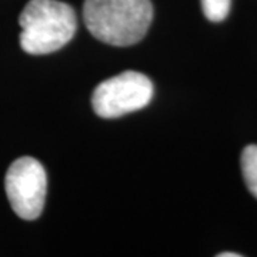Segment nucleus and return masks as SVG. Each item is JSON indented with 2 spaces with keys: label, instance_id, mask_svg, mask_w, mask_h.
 Listing matches in <instances>:
<instances>
[{
  "label": "nucleus",
  "instance_id": "nucleus-1",
  "mask_svg": "<svg viewBox=\"0 0 257 257\" xmlns=\"http://www.w3.org/2000/svg\"><path fill=\"white\" fill-rule=\"evenodd\" d=\"M83 19L96 39L111 46H132L146 36L153 20L150 0H84Z\"/></svg>",
  "mask_w": 257,
  "mask_h": 257
},
{
  "label": "nucleus",
  "instance_id": "nucleus-2",
  "mask_svg": "<svg viewBox=\"0 0 257 257\" xmlns=\"http://www.w3.org/2000/svg\"><path fill=\"white\" fill-rule=\"evenodd\" d=\"M19 23L20 46L29 55H49L62 49L77 29L73 8L59 0H30Z\"/></svg>",
  "mask_w": 257,
  "mask_h": 257
},
{
  "label": "nucleus",
  "instance_id": "nucleus-3",
  "mask_svg": "<svg viewBox=\"0 0 257 257\" xmlns=\"http://www.w3.org/2000/svg\"><path fill=\"white\" fill-rule=\"evenodd\" d=\"M153 97V83L146 74L123 72L101 82L93 92V110L104 119H114L146 107Z\"/></svg>",
  "mask_w": 257,
  "mask_h": 257
},
{
  "label": "nucleus",
  "instance_id": "nucleus-4",
  "mask_svg": "<svg viewBox=\"0 0 257 257\" xmlns=\"http://www.w3.org/2000/svg\"><path fill=\"white\" fill-rule=\"evenodd\" d=\"M5 189L13 211L20 219L35 220L45 206L47 177L45 167L33 157H20L10 165Z\"/></svg>",
  "mask_w": 257,
  "mask_h": 257
},
{
  "label": "nucleus",
  "instance_id": "nucleus-5",
  "mask_svg": "<svg viewBox=\"0 0 257 257\" xmlns=\"http://www.w3.org/2000/svg\"><path fill=\"white\" fill-rule=\"evenodd\" d=\"M241 173L250 193L257 199V146L250 145L241 153Z\"/></svg>",
  "mask_w": 257,
  "mask_h": 257
},
{
  "label": "nucleus",
  "instance_id": "nucleus-6",
  "mask_svg": "<svg viewBox=\"0 0 257 257\" xmlns=\"http://www.w3.org/2000/svg\"><path fill=\"white\" fill-rule=\"evenodd\" d=\"M230 6H231V0H202V9L204 16L214 23L227 18Z\"/></svg>",
  "mask_w": 257,
  "mask_h": 257
},
{
  "label": "nucleus",
  "instance_id": "nucleus-7",
  "mask_svg": "<svg viewBox=\"0 0 257 257\" xmlns=\"http://www.w3.org/2000/svg\"><path fill=\"white\" fill-rule=\"evenodd\" d=\"M219 257H240L239 253H227V251H224V253H220V254H217Z\"/></svg>",
  "mask_w": 257,
  "mask_h": 257
}]
</instances>
